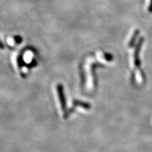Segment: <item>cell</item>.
Masks as SVG:
<instances>
[{"label": "cell", "mask_w": 152, "mask_h": 152, "mask_svg": "<svg viewBox=\"0 0 152 152\" xmlns=\"http://www.w3.org/2000/svg\"><path fill=\"white\" fill-rule=\"evenodd\" d=\"M56 89H57V93H58V96L60 103L61 104V109H62L63 112L65 113L67 112V110H66V98L64 94L63 85L61 84H58L56 86Z\"/></svg>", "instance_id": "obj_1"}, {"label": "cell", "mask_w": 152, "mask_h": 152, "mask_svg": "<svg viewBox=\"0 0 152 152\" xmlns=\"http://www.w3.org/2000/svg\"><path fill=\"white\" fill-rule=\"evenodd\" d=\"M143 37L140 38V39L137 43V45L136 46V48L135 50L134 53V64L136 66H139L140 65V58H139V54H140V49L141 48V45L143 42Z\"/></svg>", "instance_id": "obj_2"}, {"label": "cell", "mask_w": 152, "mask_h": 152, "mask_svg": "<svg viewBox=\"0 0 152 152\" xmlns=\"http://www.w3.org/2000/svg\"><path fill=\"white\" fill-rule=\"evenodd\" d=\"M73 104L74 107H82L86 110H89L91 108V105L90 104V103H87V102H84L82 101H79V100H74L73 102Z\"/></svg>", "instance_id": "obj_3"}, {"label": "cell", "mask_w": 152, "mask_h": 152, "mask_svg": "<svg viewBox=\"0 0 152 152\" xmlns=\"http://www.w3.org/2000/svg\"><path fill=\"white\" fill-rule=\"evenodd\" d=\"M139 34H140L139 30H136V31H135L134 33V34H133L132 38H131V40H130V42H129V46L130 48L132 47V46H133V45H134L136 38L137 37V36H138Z\"/></svg>", "instance_id": "obj_4"}, {"label": "cell", "mask_w": 152, "mask_h": 152, "mask_svg": "<svg viewBox=\"0 0 152 152\" xmlns=\"http://www.w3.org/2000/svg\"><path fill=\"white\" fill-rule=\"evenodd\" d=\"M104 58H105V59L108 61H110L112 60L113 57H112V55H111L110 54H108V53H105L104 54Z\"/></svg>", "instance_id": "obj_5"}, {"label": "cell", "mask_w": 152, "mask_h": 152, "mask_svg": "<svg viewBox=\"0 0 152 152\" xmlns=\"http://www.w3.org/2000/svg\"><path fill=\"white\" fill-rule=\"evenodd\" d=\"M14 38H15V42L17 44H20L22 42V37L20 36H15Z\"/></svg>", "instance_id": "obj_6"}, {"label": "cell", "mask_w": 152, "mask_h": 152, "mask_svg": "<svg viewBox=\"0 0 152 152\" xmlns=\"http://www.w3.org/2000/svg\"><path fill=\"white\" fill-rule=\"evenodd\" d=\"M80 78H81V80H82V82H83V86H84V80H85V76H84V72L83 70H80Z\"/></svg>", "instance_id": "obj_7"}, {"label": "cell", "mask_w": 152, "mask_h": 152, "mask_svg": "<svg viewBox=\"0 0 152 152\" xmlns=\"http://www.w3.org/2000/svg\"><path fill=\"white\" fill-rule=\"evenodd\" d=\"M0 49H1V50H4V46L2 42V41H1V39H0Z\"/></svg>", "instance_id": "obj_8"}, {"label": "cell", "mask_w": 152, "mask_h": 152, "mask_svg": "<svg viewBox=\"0 0 152 152\" xmlns=\"http://www.w3.org/2000/svg\"><path fill=\"white\" fill-rule=\"evenodd\" d=\"M148 11L150 12H152V0H151V2L150 3V6L148 7Z\"/></svg>", "instance_id": "obj_9"}]
</instances>
